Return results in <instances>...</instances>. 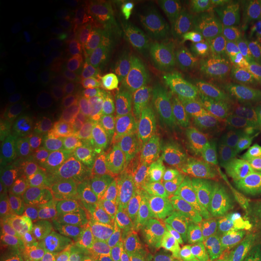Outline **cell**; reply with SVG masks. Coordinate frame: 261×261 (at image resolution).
<instances>
[{"label":"cell","instance_id":"cell-16","mask_svg":"<svg viewBox=\"0 0 261 261\" xmlns=\"http://www.w3.org/2000/svg\"><path fill=\"white\" fill-rule=\"evenodd\" d=\"M155 185L174 204L191 205L198 203V197L202 196L192 182L173 177L167 172L160 173L156 177Z\"/></svg>","mask_w":261,"mask_h":261},{"label":"cell","instance_id":"cell-27","mask_svg":"<svg viewBox=\"0 0 261 261\" xmlns=\"http://www.w3.org/2000/svg\"><path fill=\"white\" fill-rule=\"evenodd\" d=\"M55 244V236L48 232H37L24 238L19 252L24 259L35 260L44 257Z\"/></svg>","mask_w":261,"mask_h":261},{"label":"cell","instance_id":"cell-19","mask_svg":"<svg viewBox=\"0 0 261 261\" xmlns=\"http://www.w3.org/2000/svg\"><path fill=\"white\" fill-rule=\"evenodd\" d=\"M137 44L140 47H162L178 50L177 32L167 22H152L140 29Z\"/></svg>","mask_w":261,"mask_h":261},{"label":"cell","instance_id":"cell-31","mask_svg":"<svg viewBox=\"0 0 261 261\" xmlns=\"http://www.w3.org/2000/svg\"><path fill=\"white\" fill-rule=\"evenodd\" d=\"M129 129V120L122 113H114L107 121L104 137L108 143L121 142Z\"/></svg>","mask_w":261,"mask_h":261},{"label":"cell","instance_id":"cell-5","mask_svg":"<svg viewBox=\"0 0 261 261\" xmlns=\"http://www.w3.org/2000/svg\"><path fill=\"white\" fill-rule=\"evenodd\" d=\"M231 71L230 63L225 58H217L198 65L194 71V99L202 108L207 119L219 103Z\"/></svg>","mask_w":261,"mask_h":261},{"label":"cell","instance_id":"cell-12","mask_svg":"<svg viewBox=\"0 0 261 261\" xmlns=\"http://www.w3.org/2000/svg\"><path fill=\"white\" fill-rule=\"evenodd\" d=\"M207 240L218 247H224L226 244L243 240H261V226L255 225L247 219L217 221L205 230Z\"/></svg>","mask_w":261,"mask_h":261},{"label":"cell","instance_id":"cell-9","mask_svg":"<svg viewBox=\"0 0 261 261\" xmlns=\"http://www.w3.org/2000/svg\"><path fill=\"white\" fill-rule=\"evenodd\" d=\"M90 255L92 261H132L135 246L125 231L107 226L94 234Z\"/></svg>","mask_w":261,"mask_h":261},{"label":"cell","instance_id":"cell-2","mask_svg":"<svg viewBox=\"0 0 261 261\" xmlns=\"http://www.w3.org/2000/svg\"><path fill=\"white\" fill-rule=\"evenodd\" d=\"M215 16L221 34L261 65V4H227Z\"/></svg>","mask_w":261,"mask_h":261},{"label":"cell","instance_id":"cell-1","mask_svg":"<svg viewBox=\"0 0 261 261\" xmlns=\"http://www.w3.org/2000/svg\"><path fill=\"white\" fill-rule=\"evenodd\" d=\"M260 106L261 77L249 70L231 71L219 103L207 119L215 144Z\"/></svg>","mask_w":261,"mask_h":261},{"label":"cell","instance_id":"cell-22","mask_svg":"<svg viewBox=\"0 0 261 261\" xmlns=\"http://www.w3.org/2000/svg\"><path fill=\"white\" fill-rule=\"evenodd\" d=\"M121 113L135 125L145 123L158 115L159 106L143 94H130L122 99Z\"/></svg>","mask_w":261,"mask_h":261},{"label":"cell","instance_id":"cell-33","mask_svg":"<svg viewBox=\"0 0 261 261\" xmlns=\"http://www.w3.org/2000/svg\"><path fill=\"white\" fill-rule=\"evenodd\" d=\"M194 256L196 261H224L221 248L208 240L201 241L196 244Z\"/></svg>","mask_w":261,"mask_h":261},{"label":"cell","instance_id":"cell-4","mask_svg":"<svg viewBox=\"0 0 261 261\" xmlns=\"http://www.w3.org/2000/svg\"><path fill=\"white\" fill-rule=\"evenodd\" d=\"M233 167L244 171L261 160V106L228 130L215 148Z\"/></svg>","mask_w":261,"mask_h":261},{"label":"cell","instance_id":"cell-3","mask_svg":"<svg viewBox=\"0 0 261 261\" xmlns=\"http://www.w3.org/2000/svg\"><path fill=\"white\" fill-rule=\"evenodd\" d=\"M228 46L230 41L221 34L217 16H198L191 22L182 47V70L185 75L192 77L198 65L217 60L228 50Z\"/></svg>","mask_w":261,"mask_h":261},{"label":"cell","instance_id":"cell-26","mask_svg":"<svg viewBox=\"0 0 261 261\" xmlns=\"http://www.w3.org/2000/svg\"><path fill=\"white\" fill-rule=\"evenodd\" d=\"M62 188H63V192L68 200L80 208L90 207L97 196L96 191L89 182L84 179L75 177V175L65 178Z\"/></svg>","mask_w":261,"mask_h":261},{"label":"cell","instance_id":"cell-24","mask_svg":"<svg viewBox=\"0 0 261 261\" xmlns=\"http://www.w3.org/2000/svg\"><path fill=\"white\" fill-rule=\"evenodd\" d=\"M144 58L155 70L163 74L173 75L180 71L184 67L182 56L177 50H169L162 47L145 48Z\"/></svg>","mask_w":261,"mask_h":261},{"label":"cell","instance_id":"cell-23","mask_svg":"<svg viewBox=\"0 0 261 261\" xmlns=\"http://www.w3.org/2000/svg\"><path fill=\"white\" fill-rule=\"evenodd\" d=\"M163 236H181L191 220V213L188 205L171 204L158 218Z\"/></svg>","mask_w":261,"mask_h":261},{"label":"cell","instance_id":"cell-8","mask_svg":"<svg viewBox=\"0 0 261 261\" xmlns=\"http://www.w3.org/2000/svg\"><path fill=\"white\" fill-rule=\"evenodd\" d=\"M246 185L247 174L244 171L233 167L217 149H214L202 182L201 195L203 200L224 194H237L242 191Z\"/></svg>","mask_w":261,"mask_h":261},{"label":"cell","instance_id":"cell-35","mask_svg":"<svg viewBox=\"0 0 261 261\" xmlns=\"http://www.w3.org/2000/svg\"><path fill=\"white\" fill-rule=\"evenodd\" d=\"M160 4L163 9L179 17H189L194 14L196 9V3L189 0H167V2H161Z\"/></svg>","mask_w":261,"mask_h":261},{"label":"cell","instance_id":"cell-32","mask_svg":"<svg viewBox=\"0 0 261 261\" xmlns=\"http://www.w3.org/2000/svg\"><path fill=\"white\" fill-rule=\"evenodd\" d=\"M126 79L128 84L142 86L144 89L152 86L161 81V75L158 70L145 67H133L126 71Z\"/></svg>","mask_w":261,"mask_h":261},{"label":"cell","instance_id":"cell-39","mask_svg":"<svg viewBox=\"0 0 261 261\" xmlns=\"http://www.w3.org/2000/svg\"><path fill=\"white\" fill-rule=\"evenodd\" d=\"M252 208H253V214L257 220L261 223V188L259 190H256L252 196Z\"/></svg>","mask_w":261,"mask_h":261},{"label":"cell","instance_id":"cell-38","mask_svg":"<svg viewBox=\"0 0 261 261\" xmlns=\"http://www.w3.org/2000/svg\"><path fill=\"white\" fill-rule=\"evenodd\" d=\"M169 94V84L167 79H162L158 84L152 85V86L144 89L143 96L149 98L152 102H159V100H165Z\"/></svg>","mask_w":261,"mask_h":261},{"label":"cell","instance_id":"cell-7","mask_svg":"<svg viewBox=\"0 0 261 261\" xmlns=\"http://www.w3.org/2000/svg\"><path fill=\"white\" fill-rule=\"evenodd\" d=\"M52 128L62 139L73 144H89L100 136L104 128L103 116L93 108L76 112L60 113L52 119Z\"/></svg>","mask_w":261,"mask_h":261},{"label":"cell","instance_id":"cell-18","mask_svg":"<svg viewBox=\"0 0 261 261\" xmlns=\"http://www.w3.org/2000/svg\"><path fill=\"white\" fill-rule=\"evenodd\" d=\"M10 218L16 230L23 234L37 233L40 226V215L34 203L25 196H15L10 201Z\"/></svg>","mask_w":261,"mask_h":261},{"label":"cell","instance_id":"cell-30","mask_svg":"<svg viewBox=\"0 0 261 261\" xmlns=\"http://www.w3.org/2000/svg\"><path fill=\"white\" fill-rule=\"evenodd\" d=\"M158 136V128L156 127L144 125V123H136L130 126L125 139L135 146L136 150L145 148V146L152 145L154 140Z\"/></svg>","mask_w":261,"mask_h":261},{"label":"cell","instance_id":"cell-34","mask_svg":"<svg viewBox=\"0 0 261 261\" xmlns=\"http://www.w3.org/2000/svg\"><path fill=\"white\" fill-rule=\"evenodd\" d=\"M136 148L133 146L127 139L121 140L117 143V145L114 148L112 155H110L109 162L113 167H120V166L127 165L132 156L135 155Z\"/></svg>","mask_w":261,"mask_h":261},{"label":"cell","instance_id":"cell-42","mask_svg":"<svg viewBox=\"0 0 261 261\" xmlns=\"http://www.w3.org/2000/svg\"><path fill=\"white\" fill-rule=\"evenodd\" d=\"M184 261H196V260H195V256L192 255V256H190V257H188V259L184 260Z\"/></svg>","mask_w":261,"mask_h":261},{"label":"cell","instance_id":"cell-29","mask_svg":"<svg viewBox=\"0 0 261 261\" xmlns=\"http://www.w3.org/2000/svg\"><path fill=\"white\" fill-rule=\"evenodd\" d=\"M55 69H56V63L54 57L50 55H44L38 57L29 67L28 79L32 84L40 85L50 79L55 73Z\"/></svg>","mask_w":261,"mask_h":261},{"label":"cell","instance_id":"cell-10","mask_svg":"<svg viewBox=\"0 0 261 261\" xmlns=\"http://www.w3.org/2000/svg\"><path fill=\"white\" fill-rule=\"evenodd\" d=\"M204 119L207 116L202 108L194 98H189L172 107L171 129L180 140L203 136Z\"/></svg>","mask_w":261,"mask_h":261},{"label":"cell","instance_id":"cell-6","mask_svg":"<svg viewBox=\"0 0 261 261\" xmlns=\"http://www.w3.org/2000/svg\"><path fill=\"white\" fill-rule=\"evenodd\" d=\"M166 172L182 180L192 181L208 166V146L204 136L180 140L168 151Z\"/></svg>","mask_w":261,"mask_h":261},{"label":"cell","instance_id":"cell-11","mask_svg":"<svg viewBox=\"0 0 261 261\" xmlns=\"http://www.w3.org/2000/svg\"><path fill=\"white\" fill-rule=\"evenodd\" d=\"M205 217L217 221L243 220L253 214V208L238 194H224L205 198L202 203Z\"/></svg>","mask_w":261,"mask_h":261},{"label":"cell","instance_id":"cell-17","mask_svg":"<svg viewBox=\"0 0 261 261\" xmlns=\"http://www.w3.org/2000/svg\"><path fill=\"white\" fill-rule=\"evenodd\" d=\"M159 158L160 148L156 145H149L136 150L135 155L125 167L126 177L135 181L146 182L150 178L154 177Z\"/></svg>","mask_w":261,"mask_h":261},{"label":"cell","instance_id":"cell-13","mask_svg":"<svg viewBox=\"0 0 261 261\" xmlns=\"http://www.w3.org/2000/svg\"><path fill=\"white\" fill-rule=\"evenodd\" d=\"M126 233L139 252L158 246L163 237L159 220L145 214L130 213L126 221Z\"/></svg>","mask_w":261,"mask_h":261},{"label":"cell","instance_id":"cell-40","mask_svg":"<svg viewBox=\"0 0 261 261\" xmlns=\"http://www.w3.org/2000/svg\"><path fill=\"white\" fill-rule=\"evenodd\" d=\"M29 261H58L56 257H52V256H44L40 257V259H35V260H29Z\"/></svg>","mask_w":261,"mask_h":261},{"label":"cell","instance_id":"cell-41","mask_svg":"<svg viewBox=\"0 0 261 261\" xmlns=\"http://www.w3.org/2000/svg\"><path fill=\"white\" fill-rule=\"evenodd\" d=\"M257 261H261V242H260V248H259V254H257Z\"/></svg>","mask_w":261,"mask_h":261},{"label":"cell","instance_id":"cell-28","mask_svg":"<svg viewBox=\"0 0 261 261\" xmlns=\"http://www.w3.org/2000/svg\"><path fill=\"white\" fill-rule=\"evenodd\" d=\"M260 241L243 240L221 247L224 261H257Z\"/></svg>","mask_w":261,"mask_h":261},{"label":"cell","instance_id":"cell-25","mask_svg":"<svg viewBox=\"0 0 261 261\" xmlns=\"http://www.w3.org/2000/svg\"><path fill=\"white\" fill-rule=\"evenodd\" d=\"M70 168L75 177L81 179L92 178L102 167L103 158L98 150L85 149L76 152L70 160Z\"/></svg>","mask_w":261,"mask_h":261},{"label":"cell","instance_id":"cell-21","mask_svg":"<svg viewBox=\"0 0 261 261\" xmlns=\"http://www.w3.org/2000/svg\"><path fill=\"white\" fill-rule=\"evenodd\" d=\"M130 58V50L123 42L108 45L91 60V68L99 73L114 71L123 67Z\"/></svg>","mask_w":261,"mask_h":261},{"label":"cell","instance_id":"cell-36","mask_svg":"<svg viewBox=\"0 0 261 261\" xmlns=\"http://www.w3.org/2000/svg\"><path fill=\"white\" fill-rule=\"evenodd\" d=\"M58 87H60L62 99L65 107L73 108L79 102V93L73 81L68 77H61L58 80Z\"/></svg>","mask_w":261,"mask_h":261},{"label":"cell","instance_id":"cell-20","mask_svg":"<svg viewBox=\"0 0 261 261\" xmlns=\"http://www.w3.org/2000/svg\"><path fill=\"white\" fill-rule=\"evenodd\" d=\"M195 240L187 236H171L156 246L154 261H184L194 255Z\"/></svg>","mask_w":261,"mask_h":261},{"label":"cell","instance_id":"cell-15","mask_svg":"<svg viewBox=\"0 0 261 261\" xmlns=\"http://www.w3.org/2000/svg\"><path fill=\"white\" fill-rule=\"evenodd\" d=\"M130 190L127 179L121 173L107 175L98 184L96 194L102 207L109 213H116L127 204Z\"/></svg>","mask_w":261,"mask_h":261},{"label":"cell","instance_id":"cell-14","mask_svg":"<svg viewBox=\"0 0 261 261\" xmlns=\"http://www.w3.org/2000/svg\"><path fill=\"white\" fill-rule=\"evenodd\" d=\"M171 205L168 197L156 185H144L129 192L126 207L130 213L158 218Z\"/></svg>","mask_w":261,"mask_h":261},{"label":"cell","instance_id":"cell-37","mask_svg":"<svg viewBox=\"0 0 261 261\" xmlns=\"http://www.w3.org/2000/svg\"><path fill=\"white\" fill-rule=\"evenodd\" d=\"M81 55H83V45L77 44V42H69V44L61 45L56 51L57 58L61 62H64V63L75 61Z\"/></svg>","mask_w":261,"mask_h":261}]
</instances>
